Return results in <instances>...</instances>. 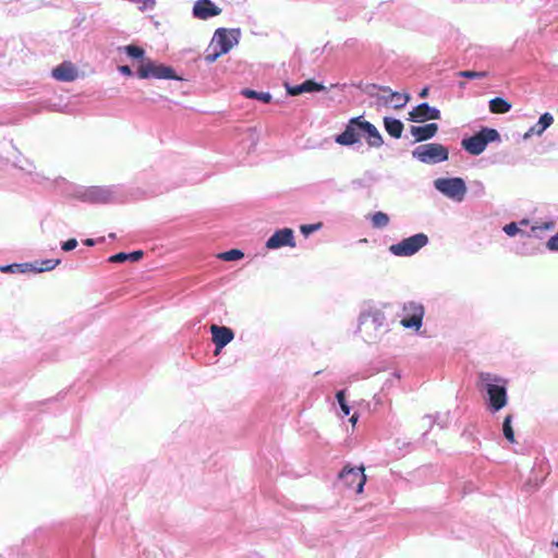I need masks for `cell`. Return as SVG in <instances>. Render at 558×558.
Returning a JSON list of instances; mask_svg holds the SVG:
<instances>
[{"label": "cell", "instance_id": "44dd1931", "mask_svg": "<svg viewBox=\"0 0 558 558\" xmlns=\"http://www.w3.org/2000/svg\"><path fill=\"white\" fill-rule=\"evenodd\" d=\"M511 109V105L503 98L497 97L490 101V110L494 115H504Z\"/></svg>", "mask_w": 558, "mask_h": 558}, {"label": "cell", "instance_id": "e0dca14e", "mask_svg": "<svg viewBox=\"0 0 558 558\" xmlns=\"http://www.w3.org/2000/svg\"><path fill=\"white\" fill-rule=\"evenodd\" d=\"M554 123V118H553V116L549 113L544 114L543 116H541V118L539 119V123H537L536 125L532 126V128L527 132L525 138H529L531 135H542L544 133V131L550 128V126Z\"/></svg>", "mask_w": 558, "mask_h": 558}, {"label": "cell", "instance_id": "5bb4252c", "mask_svg": "<svg viewBox=\"0 0 558 558\" xmlns=\"http://www.w3.org/2000/svg\"><path fill=\"white\" fill-rule=\"evenodd\" d=\"M53 77L62 82H71L78 78V69L72 63L63 62L53 70Z\"/></svg>", "mask_w": 558, "mask_h": 558}, {"label": "cell", "instance_id": "d6a6232c", "mask_svg": "<svg viewBox=\"0 0 558 558\" xmlns=\"http://www.w3.org/2000/svg\"><path fill=\"white\" fill-rule=\"evenodd\" d=\"M142 256H143V252L138 251V252H134V253H131V254H129V260L138 261Z\"/></svg>", "mask_w": 558, "mask_h": 558}, {"label": "cell", "instance_id": "484cf974", "mask_svg": "<svg viewBox=\"0 0 558 558\" xmlns=\"http://www.w3.org/2000/svg\"><path fill=\"white\" fill-rule=\"evenodd\" d=\"M321 227H322V224H311V225H303V226H301V227H300V230L302 231V233H303V235H304V236L308 237V236H310V235H311V233L315 232V231H316V230H318V229H321Z\"/></svg>", "mask_w": 558, "mask_h": 558}, {"label": "cell", "instance_id": "8fae6325", "mask_svg": "<svg viewBox=\"0 0 558 558\" xmlns=\"http://www.w3.org/2000/svg\"><path fill=\"white\" fill-rule=\"evenodd\" d=\"M488 395L491 407L494 410H500L505 407L507 403L505 387L499 386V385H489Z\"/></svg>", "mask_w": 558, "mask_h": 558}, {"label": "cell", "instance_id": "4fadbf2b", "mask_svg": "<svg viewBox=\"0 0 558 558\" xmlns=\"http://www.w3.org/2000/svg\"><path fill=\"white\" fill-rule=\"evenodd\" d=\"M212 335H213V341H214V343L216 344V353L220 352V350L222 348H225L233 339V333L229 328L226 327L213 326Z\"/></svg>", "mask_w": 558, "mask_h": 558}, {"label": "cell", "instance_id": "f546056e", "mask_svg": "<svg viewBox=\"0 0 558 558\" xmlns=\"http://www.w3.org/2000/svg\"><path fill=\"white\" fill-rule=\"evenodd\" d=\"M77 246H78L77 240L71 239V240H69V241L63 243V245H62V250H63V251H72V250H74L75 248H77Z\"/></svg>", "mask_w": 558, "mask_h": 558}, {"label": "cell", "instance_id": "f1b7e54d", "mask_svg": "<svg viewBox=\"0 0 558 558\" xmlns=\"http://www.w3.org/2000/svg\"><path fill=\"white\" fill-rule=\"evenodd\" d=\"M126 260H129V254H124V253H119V254H116L109 258V261L114 263H123Z\"/></svg>", "mask_w": 558, "mask_h": 558}, {"label": "cell", "instance_id": "4316f807", "mask_svg": "<svg viewBox=\"0 0 558 558\" xmlns=\"http://www.w3.org/2000/svg\"><path fill=\"white\" fill-rule=\"evenodd\" d=\"M126 52H128L129 56L133 58H142L144 55V50L142 49L139 46H135V45H131L128 48H126Z\"/></svg>", "mask_w": 558, "mask_h": 558}, {"label": "cell", "instance_id": "ba28073f", "mask_svg": "<svg viewBox=\"0 0 558 558\" xmlns=\"http://www.w3.org/2000/svg\"><path fill=\"white\" fill-rule=\"evenodd\" d=\"M139 73L143 78H157V79H169V80H181L179 75H177L174 70L170 68L164 67V65L149 63L139 69Z\"/></svg>", "mask_w": 558, "mask_h": 558}, {"label": "cell", "instance_id": "5b68a950", "mask_svg": "<svg viewBox=\"0 0 558 558\" xmlns=\"http://www.w3.org/2000/svg\"><path fill=\"white\" fill-rule=\"evenodd\" d=\"M434 186L440 193L456 202L463 201L466 192L465 182L460 178H439Z\"/></svg>", "mask_w": 558, "mask_h": 558}, {"label": "cell", "instance_id": "52a82bcc", "mask_svg": "<svg viewBox=\"0 0 558 558\" xmlns=\"http://www.w3.org/2000/svg\"><path fill=\"white\" fill-rule=\"evenodd\" d=\"M350 124L358 130L360 136L361 135L364 136V139L368 141L369 145L379 146L383 144V139L377 132V130L375 129L374 125L368 123L367 120H364L363 117H359V118L352 119L350 121Z\"/></svg>", "mask_w": 558, "mask_h": 558}, {"label": "cell", "instance_id": "836d02e7", "mask_svg": "<svg viewBox=\"0 0 558 558\" xmlns=\"http://www.w3.org/2000/svg\"><path fill=\"white\" fill-rule=\"evenodd\" d=\"M120 70H121V72H125L126 74H129V73H130V72H129V71H126V70H129V69H128V68H125V67H124V68H120Z\"/></svg>", "mask_w": 558, "mask_h": 558}, {"label": "cell", "instance_id": "8992f818", "mask_svg": "<svg viewBox=\"0 0 558 558\" xmlns=\"http://www.w3.org/2000/svg\"><path fill=\"white\" fill-rule=\"evenodd\" d=\"M429 238L424 233L407 238L398 245L390 247V252L397 256H412L428 245Z\"/></svg>", "mask_w": 558, "mask_h": 558}, {"label": "cell", "instance_id": "7a4b0ae2", "mask_svg": "<svg viewBox=\"0 0 558 558\" xmlns=\"http://www.w3.org/2000/svg\"><path fill=\"white\" fill-rule=\"evenodd\" d=\"M62 263L60 260H55V258H49V260H37L33 262H27V263H20V264H11V265H6L1 268L2 273H10V274H38V273H46L49 271L55 270L59 264Z\"/></svg>", "mask_w": 558, "mask_h": 558}, {"label": "cell", "instance_id": "d4e9b609", "mask_svg": "<svg viewBox=\"0 0 558 558\" xmlns=\"http://www.w3.org/2000/svg\"><path fill=\"white\" fill-rule=\"evenodd\" d=\"M503 431H504V435L505 437L509 440V442H514V431H512V427H511V418L508 417L506 418L504 421V424H503Z\"/></svg>", "mask_w": 558, "mask_h": 558}, {"label": "cell", "instance_id": "6da1fadb", "mask_svg": "<svg viewBox=\"0 0 558 558\" xmlns=\"http://www.w3.org/2000/svg\"><path fill=\"white\" fill-rule=\"evenodd\" d=\"M241 33L238 29H219L207 48V59L215 60L219 56L229 53L240 40Z\"/></svg>", "mask_w": 558, "mask_h": 558}, {"label": "cell", "instance_id": "ac0fdd59", "mask_svg": "<svg viewBox=\"0 0 558 558\" xmlns=\"http://www.w3.org/2000/svg\"><path fill=\"white\" fill-rule=\"evenodd\" d=\"M424 311L422 307L419 310H415L411 314H408L402 319V325L405 328H413V329H420L422 326V318H423Z\"/></svg>", "mask_w": 558, "mask_h": 558}, {"label": "cell", "instance_id": "1f68e13d", "mask_svg": "<svg viewBox=\"0 0 558 558\" xmlns=\"http://www.w3.org/2000/svg\"><path fill=\"white\" fill-rule=\"evenodd\" d=\"M337 399H338V403H339V404H341V410H342V411H343V412H344V413H346V414H349L350 410H349V408L347 407L346 402H343V399H344V397H343V394H342V393H339V394L337 395Z\"/></svg>", "mask_w": 558, "mask_h": 558}, {"label": "cell", "instance_id": "4dcf8cb0", "mask_svg": "<svg viewBox=\"0 0 558 558\" xmlns=\"http://www.w3.org/2000/svg\"><path fill=\"white\" fill-rule=\"evenodd\" d=\"M547 248L553 251H558V233L554 237H552L550 241L547 242Z\"/></svg>", "mask_w": 558, "mask_h": 558}, {"label": "cell", "instance_id": "603a6c76", "mask_svg": "<svg viewBox=\"0 0 558 558\" xmlns=\"http://www.w3.org/2000/svg\"><path fill=\"white\" fill-rule=\"evenodd\" d=\"M388 221H389L388 216L383 214V213H376V214L372 217V222L375 228H383L388 224Z\"/></svg>", "mask_w": 558, "mask_h": 558}, {"label": "cell", "instance_id": "e575fe53", "mask_svg": "<svg viewBox=\"0 0 558 558\" xmlns=\"http://www.w3.org/2000/svg\"><path fill=\"white\" fill-rule=\"evenodd\" d=\"M557 545H558V543H557Z\"/></svg>", "mask_w": 558, "mask_h": 558}, {"label": "cell", "instance_id": "3957f363", "mask_svg": "<svg viewBox=\"0 0 558 558\" xmlns=\"http://www.w3.org/2000/svg\"><path fill=\"white\" fill-rule=\"evenodd\" d=\"M499 139L500 135L496 130L483 129L475 135L465 139L463 142V146L468 153L476 156L483 153L489 143H493V142L498 141Z\"/></svg>", "mask_w": 558, "mask_h": 558}, {"label": "cell", "instance_id": "9c48e42d", "mask_svg": "<svg viewBox=\"0 0 558 558\" xmlns=\"http://www.w3.org/2000/svg\"><path fill=\"white\" fill-rule=\"evenodd\" d=\"M295 246H296L295 236H293V231L291 229H289V228H285V229H280L276 231L266 243V247L268 248H279L282 247L292 248Z\"/></svg>", "mask_w": 558, "mask_h": 558}, {"label": "cell", "instance_id": "7c38bea8", "mask_svg": "<svg viewBox=\"0 0 558 558\" xmlns=\"http://www.w3.org/2000/svg\"><path fill=\"white\" fill-rule=\"evenodd\" d=\"M221 12L215 3L211 1H197L193 8V16L201 20H207L218 16Z\"/></svg>", "mask_w": 558, "mask_h": 558}, {"label": "cell", "instance_id": "d6986e66", "mask_svg": "<svg viewBox=\"0 0 558 558\" xmlns=\"http://www.w3.org/2000/svg\"><path fill=\"white\" fill-rule=\"evenodd\" d=\"M384 126L387 133L395 139L402 138L403 131V124L402 121L397 119L390 118V117H385L384 118Z\"/></svg>", "mask_w": 558, "mask_h": 558}, {"label": "cell", "instance_id": "83f0119b", "mask_svg": "<svg viewBox=\"0 0 558 558\" xmlns=\"http://www.w3.org/2000/svg\"><path fill=\"white\" fill-rule=\"evenodd\" d=\"M504 231H505L508 236L514 237V236H516L517 233H518V232L520 231V229L518 228V226H517V224H515V222H511V224H509V225H507V226L504 227Z\"/></svg>", "mask_w": 558, "mask_h": 558}, {"label": "cell", "instance_id": "cb8c5ba5", "mask_svg": "<svg viewBox=\"0 0 558 558\" xmlns=\"http://www.w3.org/2000/svg\"><path fill=\"white\" fill-rule=\"evenodd\" d=\"M242 94L247 96L248 98H254V99H258V100H263V101H270L271 100V95L270 94H266V93H258L255 92V91H243Z\"/></svg>", "mask_w": 558, "mask_h": 558}, {"label": "cell", "instance_id": "9a60e30c", "mask_svg": "<svg viewBox=\"0 0 558 558\" xmlns=\"http://www.w3.org/2000/svg\"><path fill=\"white\" fill-rule=\"evenodd\" d=\"M438 126L436 124H430L419 128H413L411 130V134L413 135L415 142H423L432 139L437 132Z\"/></svg>", "mask_w": 558, "mask_h": 558}, {"label": "cell", "instance_id": "7402d4cb", "mask_svg": "<svg viewBox=\"0 0 558 558\" xmlns=\"http://www.w3.org/2000/svg\"><path fill=\"white\" fill-rule=\"evenodd\" d=\"M245 256V253L240 250H230V251H227L224 253H220V254H217V257L220 258L222 261H227V262H232V261H238V260H241V258Z\"/></svg>", "mask_w": 558, "mask_h": 558}, {"label": "cell", "instance_id": "30bf717a", "mask_svg": "<svg viewBox=\"0 0 558 558\" xmlns=\"http://www.w3.org/2000/svg\"><path fill=\"white\" fill-rule=\"evenodd\" d=\"M440 117L439 111L435 108L430 107L428 104H421L418 107L410 111L409 118L415 121V123H427L430 120L438 119Z\"/></svg>", "mask_w": 558, "mask_h": 558}, {"label": "cell", "instance_id": "277c9868", "mask_svg": "<svg viewBox=\"0 0 558 558\" xmlns=\"http://www.w3.org/2000/svg\"><path fill=\"white\" fill-rule=\"evenodd\" d=\"M413 156L424 164L436 165L448 160L449 152L439 144H428L415 149L413 151Z\"/></svg>", "mask_w": 558, "mask_h": 558}, {"label": "cell", "instance_id": "ffe728a7", "mask_svg": "<svg viewBox=\"0 0 558 558\" xmlns=\"http://www.w3.org/2000/svg\"><path fill=\"white\" fill-rule=\"evenodd\" d=\"M324 89V86L318 84L316 82H314V81H306V82L302 83L301 85H298L295 86V88H290L288 89V92L289 94H291L293 96H297L299 94H302V93H310V92H316V91H322Z\"/></svg>", "mask_w": 558, "mask_h": 558}, {"label": "cell", "instance_id": "2e32d148", "mask_svg": "<svg viewBox=\"0 0 558 558\" xmlns=\"http://www.w3.org/2000/svg\"><path fill=\"white\" fill-rule=\"evenodd\" d=\"M360 140H361V136H360L358 130L351 124H349L347 129L341 135L337 136L336 142L341 145H353L358 143Z\"/></svg>", "mask_w": 558, "mask_h": 558}]
</instances>
